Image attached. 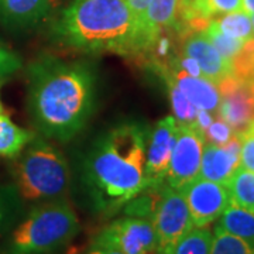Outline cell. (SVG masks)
I'll return each mask as SVG.
<instances>
[{"mask_svg": "<svg viewBox=\"0 0 254 254\" xmlns=\"http://www.w3.org/2000/svg\"><path fill=\"white\" fill-rule=\"evenodd\" d=\"M21 66V60L16 53L0 46V79L14 73Z\"/></svg>", "mask_w": 254, "mask_h": 254, "instance_id": "29", "label": "cell"}, {"mask_svg": "<svg viewBox=\"0 0 254 254\" xmlns=\"http://www.w3.org/2000/svg\"><path fill=\"white\" fill-rule=\"evenodd\" d=\"M205 136L195 126H180L164 184L181 190L199 175Z\"/></svg>", "mask_w": 254, "mask_h": 254, "instance_id": "8", "label": "cell"}, {"mask_svg": "<svg viewBox=\"0 0 254 254\" xmlns=\"http://www.w3.org/2000/svg\"><path fill=\"white\" fill-rule=\"evenodd\" d=\"M79 232V220L65 199L33 208L14 226L0 254H58Z\"/></svg>", "mask_w": 254, "mask_h": 254, "instance_id": "4", "label": "cell"}, {"mask_svg": "<svg viewBox=\"0 0 254 254\" xmlns=\"http://www.w3.org/2000/svg\"><path fill=\"white\" fill-rule=\"evenodd\" d=\"M239 167L240 137L235 133L225 145H215L210 143L203 145L198 177L226 185Z\"/></svg>", "mask_w": 254, "mask_h": 254, "instance_id": "13", "label": "cell"}, {"mask_svg": "<svg viewBox=\"0 0 254 254\" xmlns=\"http://www.w3.org/2000/svg\"><path fill=\"white\" fill-rule=\"evenodd\" d=\"M28 113L48 138L68 141L91 119L96 105V76L89 64L44 54L27 68Z\"/></svg>", "mask_w": 254, "mask_h": 254, "instance_id": "1", "label": "cell"}, {"mask_svg": "<svg viewBox=\"0 0 254 254\" xmlns=\"http://www.w3.org/2000/svg\"><path fill=\"white\" fill-rule=\"evenodd\" d=\"M178 123L174 116H167L155 123L145 148V184L147 188L163 185L171 158Z\"/></svg>", "mask_w": 254, "mask_h": 254, "instance_id": "11", "label": "cell"}, {"mask_svg": "<svg viewBox=\"0 0 254 254\" xmlns=\"http://www.w3.org/2000/svg\"><path fill=\"white\" fill-rule=\"evenodd\" d=\"M212 23L219 31H222L223 34L232 37V38L246 41V40H250L254 37L252 18L245 10H239V11L219 16V17L213 18Z\"/></svg>", "mask_w": 254, "mask_h": 254, "instance_id": "21", "label": "cell"}, {"mask_svg": "<svg viewBox=\"0 0 254 254\" xmlns=\"http://www.w3.org/2000/svg\"><path fill=\"white\" fill-rule=\"evenodd\" d=\"M213 120H215V115H212V113L208 112V110L198 109L196 119H195V125H193V126L196 127L199 131H202V133H203V136H205V130L212 125V122H213Z\"/></svg>", "mask_w": 254, "mask_h": 254, "instance_id": "30", "label": "cell"}, {"mask_svg": "<svg viewBox=\"0 0 254 254\" xmlns=\"http://www.w3.org/2000/svg\"><path fill=\"white\" fill-rule=\"evenodd\" d=\"M218 229L254 246V213L230 203L219 216Z\"/></svg>", "mask_w": 254, "mask_h": 254, "instance_id": "17", "label": "cell"}, {"mask_svg": "<svg viewBox=\"0 0 254 254\" xmlns=\"http://www.w3.org/2000/svg\"><path fill=\"white\" fill-rule=\"evenodd\" d=\"M243 10L249 16L254 14V0H243Z\"/></svg>", "mask_w": 254, "mask_h": 254, "instance_id": "32", "label": "cell"}, {"mask_svg": "<svg viewBox=\"0 0 254 254\" xmlns=\"http://www.w3.org/2000/svg\"><path fill=\"white\" fill-rule=\"evenodd\" d=\"M235 134L233 128L219 118L212 122V125L205 130V140L215 145H225Z\"/></svg>", "mask_w": 254, "mask_h": 254, "instance_id": "28", "label": "cell"}, {"mask_svg": "<svg viewBox=\"0 0 254 254\" xmlns=\"http://www.w3.org/2000/svg\"><path fill=\"white\" fill-rule=\"evenodd\" d=\"M250 18H252V26H253V34H254V14H252Z\"/></svg>", "mask_w": 254, "mask_h": 254, "instance_id": "33", "label": "cell"}, {"mask_svg": "<svg viewBox=\"0 0 254 254\" xmlns=\"http://www.w3.org/2000/svg\"><path fill=\"white\" fill-rule=\"evenodd\" d=\"M34 137L31 131L13 123L4 113L0 115V155L16 157Z\"/></svg>", "mask_w": 254, "mask_h": 254, "instance_id": "18", "label": "cell"}, {"mask_svg": "<svg viewBox=\"0 0 254 254\" xmlns=\"http://www.w3.org/2000/svg\"><path fill=\"white\" fill-rule=\"evenodd\" d=\"M253 81H254V75H253Z\"/></svg>", "mask_w": 254, "mask_h": 254, "instance_id": "35", "label": "cell"}, {"mask_svg": "<svg viewBox=\"0 0 254 254\" xmlns=\"http://www.w3.org/2000/svg\"><path fill=\"white\" fill-rule=\"evenodd\" d=\"M213 235L206 227H192L174 245L170 254H209Z\"/></svg>", "mask_w": 254, "mask_h": 254, "instance_id": "22", "label": "cell"}, {"mask_svg": "<svg viewBox=\"0 0 254 254\" xmlns=\"http://www.w3.org/2000/svg\"><path fill=\"white\" fill-rule=\"evenodd\" d=\"M92 243L116 249L123 254H153L157 236L151 220L136 216L116 219L105 226Z\"/></svg>", "mask_w": 254, "mask_h": 254, "instance_id": "7", "label": "cell"}, {"mask_svg": "<svg viewBox=\"0 0 254 254\" xmlns=\"http://www.w3.org/2000/svg\"><path fill=\"white\" fill-rule=\"evenodd\" d=\"M51 0H0V23L11 31H27L44 21Z\"/></svg>", "mask_w": 254, "mask_h": 254, "instance_id": "15", "label": "cell"}, {"mask_svg": "<svg viewBox=\"0 0 254 254\" xmlns=\"http://www.w3.org/2000/svg\"><path fill=\"white\" fill-rule=\"evenodd\" d=\"M65 47L85 54L137 58L138 28L126 0H73L53 27Z\"/></svg>", "mask_w": 254, "mask_h": 254, "instance_id": "3", "label": "cell"}, {"mask_svg": "<svg viewBox=\"0 0 254 254\" xmlns=\"http://www.w3.org/2000/svg\"><path fill=\"white\" fill-rule=\"evenodd\" d=\"M148 128L125 122L96 138L83 161V185L92 205L113 213L147 190L145 148Z\"/></svg>", "mask_w": 254, "mask_h": 254, "instance_id": "2", "label": "cell"}, {"mask_svg": "<svg viewBox=\"0 0 254 254\" xmlns=\"http://www.w3.org/2000/svg\"><path fill=\"white\" fill-rule=\"evenodd\" d=\"M209 254H254V246L216 227Z\"/></svg>", "mask_w": 254, "mask_h": 254, "instance_id": "24", "label": "cell"}, {"mask_svg": "<svg viewBox=\"0 0 254 254\" xmlns=\"http://www.w3.org/2000/svg\"><path fill=\"white\" fill-rule=\"evenodd\" d=\"M82 254H123L122 252H119L116 249H112V247H106V246L96 245V243H92L91 247L83 252Z\"/></svg>", "mask_w": 254, "mask_h": 254, "instance_id": "31", "label": "cell"}, {"mask_svg": "<svg viewBox=\"0 0 254 254\" xmlns=\"http://www.w3.org/2000/svg\"><path fill=\"white\" fill-rule=\"evenodd\" d=\"M233 205L254 213V173L239 167L226 184Z\"/></svg>", "mask_w": 254, "mask_h": 254, "instance_id": "19", "label": "cell"}, {"mask_svg": "<svg viewBox=\"0 0 254 254\" xmlns=\"http://www.w3.org/2000/svg\"><path fill=\"white\" fill-rule=\"evenodd\" d=\"M157 236V252L170 254L174 245L193 227L187 200L180 190L161 185L160 199L151 216Z\"/></svg>", "mask_w": 254, "mask_h": 254, "instance_id": "6", "label": "cell"}, {"mask_svg": "<svg viewBox=\"0 0 254 254\" xmlns=\"http://www.w3.org/2000/svg\"><path fill=\"white\" fill-rule=\"evenodd\" d=\"M14 165V185L23 200H53L69 188L71 173L64 155L34 137Z\"/></svg>", "mask_w": 254, "mask_h": 254, "instance_id": "5", "label": "cell"}, {"mask_svg": "<svg viewBox=\"0 0 254 254\" xmlns=\"http://www.w3.org/2000/svg\"><path fill=\"white\" fill-rule=\"evenodd\" d=\"M161 78L164 82H173L198 109L208 110L212 115L218 116L220 93L215 83L208 81L206 78L188 75L177 68H168V71L164 72Z\"/></svg>", "mask_w": 254, "mask_h": 254, "instance_id": "14", "label": "cell"}, {"mask_svg": "<svg viewBox=\"0 0 254 254\" xmlns=\"http://www.w3.org/2000/svg\"><path fill=\"white\" fill-rule=\"evenodd\" d=\"M220 93L218 116L235 133H242L254 120V81L229 76L218 85Z\"/></svg>", "mask_w": 254, "mask_h": 254, "instance_id": "10", "label": "cell"}, {"mask_svg": "<svg viewBox=\"0 0 254 254\" xmlns=\"http://www.w3.org/2000/svg\"><path fill=\"white\" fill-rule=\"evenodd\" d=\"M3 113V108H1V103H0V115Z\"/></svg>", "mask_w": 254, "mask_h": 254, "instance_id": "34", "label": "cell"}, {"mask_svg": "<svg viewBox=\"0 0 254 254\" xmlns=\"http://www.w3.org/2000/svg\"><path fill=\"white\" fill-rule=\"evenodd\" d=\"M168 88V95L173 106L174 118L180 126H193L198 113V108L182 93L173 82L165 81Z\"/></svg>", "mask_w": 254, "mask_h": 254, "instance_id": "23", "label": "cell"}, {"mask_svg": "<svg viewBox=\"0 0 254 254\" xmlns=\"http://www.w3.org/2000/svg\"><path fill=\"white\" fill-rule=\"evenodd\" d=\"M23 213V199L14 184L0 185V236L17 223Z\"/></svg>", "mask_w": 254, "mask_h": 254, "instance_id": "20", "label": "cell"}, {"mask_svg": "<svg viewBox=\"0 0 254 254\" xmlns=\"http://www.w3.org/2000/svg\"><path fill=\"white\" fill-rule=\"evenodd\" d=\"M233 76L239 79H253L254 75V37L246 40L245 46L232 60Z\"/></svg>", "mask_w": 254, "mask_h": 254, "instance_id": "26", "label": "cell"}, {"mask_svg": "<svg viewBox=\"0 0 254 254\" xmlns=\"http://www.w3.org/2000/svg\"><path fill=\"white\" fill-rule=\"evenodd\" d=\"M180 51L199 65L203 78L218 86L220 82L233 76L232 64L226 61L212 46L203 33H192L180 40Z\"/></svg>", "mask_w": 254, "mask_h": 254, "instance_id": "12", "label": "cell"}, {"mask_svg": "<svg viewBox=\"0 0 254 254\" xmlns=\"http://www.w3.org/2000/svg\"><path fill=\"white\" fill-rule=\"evenodd\" d=\"M202 33L212 43V46L218 50L219 54L229 63H232V60L239 54L242 47L245 46V40H237V38H232V37L223 34L222 31H219L218 28L213 26L212 20H210L208 27L205 28Z\"/></svg>", "mask_w": 254, "mask_h": 254, "instance_id": "25", "label": "cell"}, {"mask_svg": "<svg viewBox=\"0 0 254 254\" xmlns=\"http://www.w3.org/2000/svg\"><path fill=\"white\" fill-rule=\"evenodd\" d=\"M180 0H150L144 17V33L150 47L164 30H173L177 23Z\"/></svg>", "mask_w": 254, "mask_h": 254, "instance_id": "16", "label": "cell"}, {"mask_svg": "<svg viewBox=\"0 0 254 254\" xmlns=\"http://www.w3.org/2000/svg\"><path fill=\"white\" fill-rule=\"evenodd\" d=\"M240 137V165L254 173V120L242 133Z\"/></svg>", "mask_w": 254, "mask_h": 254, "instance_id": "27", "label": "cell"}, {"mask_svg": "<svg viewBox=\"0 0 254 254\" xmlns=\"http://www.w3.org/2000/svg\"><path fill=\"white\" fill-rule=\"evenodd\" d=\"M193 227H208L232 203L226 185L196 177L181 190Z\"/></svg>", "mask_w": 254, "mask_h": 254, "instance_id": "9", "label": "cell"}]
</instances>
